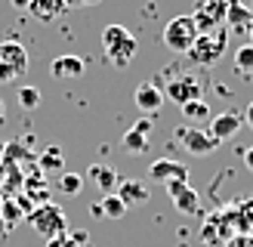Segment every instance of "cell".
I'll return each instance as SVG.
<instances>
[{"label":"cell","instance_id":"cell-1","mask_svg":"<svg viewBox=\"0 0 253 247\" xmlns=\"http://www.w3.org/2000/svg\"><path fill=\"white\" fill-rule=\"evenodd\" d=\"M136 49H139L136 37H133V31H126L124 25H108V28L102 31V53H105V59L115 68L130 65V62L136 59Z\"/></svg>","mask_w":253,"mask_h":247},{"label":"cell","instance_id":"cell-2","mask_svg":"<svg viewBox=\"0 0 253 247\" xmlns=\"http://www.w3.org/2000/svg\"><path fill=\"white\" fill-rule=\"evenodd\" d=\"M28 222H31V229L41 235V238H46V241H49V238H59V235L68 232V216H65V210H62L59 204H53V201H43V204L31 207Z\"/></svg>","mask_w":253,"mask_h":247},{"label":"cell","instance_id":"cell-3","mask_svg":"<svg viewBox=\"0 0 253 247\" xmlns=\"http://www.w3.org/2000/svg\"><path fill=\"white\" fill-rule=\"evenodd\" d=\"M225 46H229V31L219 28V31H210V34H198L192 49H188L185 56L192 59L195 65L210 68V65H216V62L225 56Z\"/></svg>","mask_w":253,"mask_h":247},{"label":"cell","instance_id":"cell-4","mask_svg":"<svg viewBox=\"0 0 253 247\" xmlns=\"http://www.w3.org/2000/svg\"><path fill=\"white\" fill-rule=\"evenodd\" d=\"M28 71V49L19 41H0V83H16Z\"/></svg>","mask_w":253,"mask_h":247},{"label":"cell","instance_id":"cell-5","mask_svg":"<svg viewBox=\"0 0 253 247\" xmlns=\"http://www.w3.org/2000/svg\"><path fill=\"white\" fill-rule=\"evenodd\" d=\"M198 37V25L192 16H176L164 25V46L170 53H188Z\"/></svg>","mask_w":253,"mask_h":247},{"label":"cell","instance_id":"cell-6","mask_svg":"<svg viewBox=\"0 0 253 247\" xmlns=\"http://www.w3.org/2000/svg\"><path fill=\"white\" fill-rule=\"evenodd\" d=\"M225 6H229V0H201L198 9L192 12L198 34H210V31L225 28Z\"/></svg>","mask_w":253,"mask_h":247},{"label":"cell","instance_id":"cell-7","mask_svg":"<svg viewBox=\"0 0 253 247\" xmlns=\"http://www.w3.org/2000/svg\"><path fill=\"white\" fill-rule=\"evenodd\" d=\"M164 99H173L176 105H185V102H192V99H201V81H198V74H188V71L170 74L167 90H164Z\"/></svg>","mask_w":253,"mask_h":247},{"label":"cell","instance_id":"cell-8","mask_svg":"<svg viewBox=\"0 0 253 247\" xmlns=\"http://www.w3.org/2000/svg\"><path fill=\"white\" fill-rule=\"evenodd\" d=\"M176 142H179L188 155H213L219 148V142L213 139V136L207 130H201V127H182L179 133H176Z\"/></svg>","mask_w":253,"mask_h":247},{"label":"cell","instance_id":"cell-9","mask_svg":"<svg viewBox=\"0 0 253 247\" xmlns=\"http://www.w3.org/2000/svg\"><path fill=\"white\" fill-rule=\"evenodd\" d=\"M151 130H155V121L151 118H139L130 130L124 133V139H121V148L126 155H145L148 152V136H151Z\"/></svg>","mask_w":253,"mask_h":247},{"label":"cell","instance_id":"cell-10","mask_svg":"<svg viewBox=\"0 0 253 247\" xmlns=\"http://www.w3.org/2000/svg\"><path fill=\"white\" fill-rule=\"evenodd\" d=\"M241 127H244V115H241V111H222V115L210 118L207 133H210L216 142H225V139H232V136L241 130Z\"/></svg>","mask_w":253,"mask_h":247},{"label":"cell","instance_id":"cell-11","mask_svg":"<svg viewBox=\"0 0 253 247\" xmlns=\"http://www.w3.org/2000/svg\"><path fill=\"white\" fill-rule=\"evenodd\" d=\"M133 102H136V108L142 111V115H148V118H155L158 111L164 108V93L158 90L155 83H139L136 86V93H133Z\"/></svg>","mask_w":253,"mask_h":247},{"label":"cell","instance_id":"cell-12","mask_svg":"<svg viewBox=\"0 0 253 247\" xmlns=\"http://www.w3.org/2000/svg\"><path fill=\"white\" fill-rule=\"evenodd\" d=\"M84 71H86V62L81 56H74V53L56 56L53 62H49V74L59 78V81H74V78H81Z\"/></svg>","mask_w":253,"mask_h":247},{"label":"cell","instance_id":"cell-13","mask_svg":"<svg viewBox=\"0 0 253 247\" xmlns=\"http://www.w3.org/2000/svg\"><path fill=\"white\" fill-rule=\"evenodd\" d=\"M65 9H68V0H28V12L37 22H43V25L62 19Z\"/></svg>","mask_w":253,"mask_h":247},{"label":"cell","instance_id":"cell-14","mask_svg":"<svg viewBox=\"0 0 253 247\" xmlns=\"http://www.w3.org/2000/svg\"><path fill=\"white\" fill-rule=\"evenodd\" d=\"M148 176L155 182H167V179H188V167L179 164L173 158H158L155 164L148 167Z\"/></svg>","mask_w":253,"mask_h":247},{"label":"cell","instance_id":"cell-15","mask_svg":"<svg viewBox=\"0 0 253 247\" xmlns=\"http://www.w3.org/2000/svg\"><path fill=\"white\" fill-rule=\"evenodd\" d=\"M253 22V12L247 3L241 0H229V6H225V31H238V34H247Z\"/></svg>","mask_w":253,"mask_h":247},{"label":"cell","instance_id":"cell-16","mask_svg":"<svg viewBox=\"0 0 253 247\" xmlns=\"http://www.w3.org/2000/svg\"><path fill=\"white\" fill-rule=\"evenodd\" d=\"M115 195L126 204V210L136 207V204H145L148 198H151L148 185H145V182H139V179H121V182H118V189H115Z\"/></svg>","mask_w":253,"mask_h":247},{"label":"cell","instance_id":"cell-17","mask_svg":"<svg viewBox=\"0 0 253 247\" xmlns=\"http://www.w3.org/2000/svg\"><path fill=\"white\" fill-rule=\"evenodd\" d=\"M86 176H90V182L99 185V192H102V195H111V192L118 189V182H121L115 167H108V164H93L90 170H86Z\"/></svg>","mask_w":253,"mask_h":247},{"label":"cell","instance_id":"cell-18","mask_svg":"<svg viewBox=\"0 0 253 247\" xmlns=\"http://www.w3.org/2000/svg\"><path fill=\"white\" fill-rule=\"evenodd\" d=\"M170 201H173V207L179 210L182 216H195L198 210H201V198H198V192L192 189V185H185V189H179V192H176V195L170 198Z\"/></svg>","mask_w":253,"mask_h":247},{"label":"cell","instance_id":"cell-19","mask_svg":"<svg viewBox=\"0 0 253 247\" xmlns=\"http://www.w3.org/2000/svg\"><path fill=\"white\" fill-rule=\"evenodd\" d=\"M93 213L96 216H105V219H124V213H126V204L121 201V198L111 192V195H105L102 201H99L96 207H93Z\"/></svg>","mask_w":253,"mask_h":247},{"label":"cell","instance_id":"cell-20","mask_svg":"<svg viewBox=\"0 0 253 247\" xmlns=\"http://www.w3.org/2000/svg\"><path fill=\"white\" fill-rule=\"evenodd\" d=\"M179 111H182L185 121H192V127H195L198 121H210V118H213V115H210V105L204 102V99H192V102L179 105Z\"/></svg>","mask_w":253,"mask_h":247},{"label":"cell","instance_id":"cell-21","mask_svg":"<svg viewBox=\"0 0 253 247\" xmlns=\"http://www.w3.org/2000/svg\"><path fill=\"white\" fill-rule=\"evenodd\" d=\"M41 170H46V173H62V170H65V155H62L59 145L43 148V155H41Z\"/></svg>","mask_w":253,"mask_h":247},{"label":"cell","instance_id":"cell-22","mask_svg":"<svg viewBox=\"0 0 253 247\" xmlns=\"http://www.w3.org/2000/svg\"><path fill=\"white\" fill-rule=\"evenodd\" d=\"M235 71L238 74H253V43H244L235 49Z\"/></svg>","mask_w":253,"mask_h":247},{"label":"cell","instance_id":"cell-23","mask_svg":"<svg viewBox=\"0 0 253 247\" xmlns=\"http://www.w3.org/2000/svg\"><path fill=\"white\" fill-rule=\"evenodd\" d=\"M25 213L19 207H12V201L9 198H3V204H0V219H3V226H6V232L12 229V226H19V219H22Z\"/></svg>","mask_w":253,"mask_h":247},{"label":"cell","instance_id":"cell-24","mask_svg":"<svg viewBox=\"0 0 253 247\" xmlns=\"http://www.w3.org/2000/svg\"><path fill=\"white\" fill-rule=\"evenodd\" d=\"M59 189L65 195H78L84 189V176H78V173H59Z\"/></svg>","mask_w":253,"mask_h":247},{"label":"cell","instance_id":"cell-25","mask_svg":"<svg viewBox=\"0 0 253 247\" xmlns=\"http://www.w3.org/2000/svg\"><path fill=\"white\" fill-rule=\"evenodd\" d=\"M19 105L34 111L37 105H41V90H37V86H22L19 90Z\"/></svg>","mask_w":253,"mask_h":247},{"label":"cell","instance_id":"cell-26","mask_svg":"<svg viewBox=\"0 0 253 247\" xmlns=\"http://www.w3.org/2000/svg\"><path fill=\"white\" fill-rule=\"evenodd\" d=\"M68 238H71L74 244H78V247H90V235H86L84 229H74V232L68 229Z\"/></svg>","mask_w":253,"mask_h":247},{"label":"cell","instance_id":"cell-27","mask_svg":"<svg viewBox=\"0 0 253 247\" xmlns=\"http://www.w3.org/2000/svg\"><path fill=\"white\" fill-rule=\"evenodd\" d=\"M185 185H188V179H167V182H164V189H167V195L173 198L179 189H185Z\"/></svg>","mask_w":253,"mask_h":247},{"label":"cell","instance_id":"cell-28","mask_svg":"<svg viewBox=\"0 0 253 247\" xmlns=\"http://www.w3.org/2000/svg\"><path fill=\"white\" fill-rule=\"evenodd\" d=\"M46 247H78V244H74V241L68 238V232H65V235H59V238H49Z\"/></svg>","mask_w":253,"mask_h":247},{"label":"cell","instance_id":"cell-29","mask_svg":"<svg viewBox=\"0 0 253 247\" xmlns=\"http://www.w3.org/2000/svg\"><path fill=\"white\" fill-rule=\"evenodd\" d=\"M102 0H68V9H81V6H99Z\"/></svg>","mask_w":253,"mask_h":247},{"label":"cell","instance_id":"cell-30","mask_svg":"<svg viewBox=\"0 0 253 247\" xmlns=\"http://www.w3.org/2000/svg\"><path fill=\"white\" fill-rule=\"evenodd\" d=\"M241 158H244L247 170H253V145H247V148H244V152H241Z\"/></svg>","mask_w":253,"mask_h":247},{"label":"cell","instance_id":"cell-31","mask_svg":"<svg viewBox=\"0 0 253 247\" xmlns=\"http://www.w3.org/2000/svg\"><path fill=\"white\" fill-rule=\"evenodd\" d=\"M229 247H250V238H244V235H238V238L229 241Z\"/></svg>","mask_w":253,"mask_h":247},{"label":"cell","instance_id":"cell-32","mask_svg":"<svg viewBox=\"0 0 253 247\" xmlns=\"http://www.w3.org/2000/svg\"><path fill=\"white\" fill-rule=\"evenodd\" d=\"M244 124L253 130V102H250V105H247V111H244Z\"/></svg>","mask_w":253,"mask_h":247},{"label":"cell","instance_id":"cell-33","mask_svg":"<svg viewBox=\"0 0 253 247\" xmlns=\"http://www.w3.org/2000/svg\"><path fill=\"white\" fill-rule=\"evenodd\" d=\"M9 3L16 6V9H28V0H9Z\"/></svg>","mask_w":253,"mask_h":247},{"label":"cell","instance_id":"cell-34","mask_svg":"<svg viewBox=\"0 0 253 247\" xmlns=\"http://www.w3.org/2000/svg\"><path fill=\"white\" fill-rule=\"evenodd\" d=\"M3 115H6V108H3V99H0V121H3Z\"/></svg>","mask_w":253,"mask_h":247},{"label":"cell","instance_id":"cell-35","mask_svg":"<svg viewBox=\"0 0 253 247\" xmlns=\"http://www.w3.org/2000/svg\"><path fill=\"white\" fill-rule=\"evenodd\" d=\"M247 34H250V43H253V22H250V28H247Z\"/></svg>","mask_w":253,"mask_h":247},{"label":"cell","instance_id":"cell-36","mask_svg":"<svg viewBox=\"0 0 253 247\" xmlns=\"http://www.w3.org/2000/svg\"><path fill=\"white\" fill-rule=\"evenodd\" d=\"M250 12H253V3H250Z\"/></svg>","mask_w":253,"mask_h":247},{"label":"cell","instance_id":"cell-37","mask_svg":"<svg viewBox=\"0 0 253 247\" xmlns=\"http://www.w3.org/2000/svg\"><path fill=\"white\" fill-rule=\"evenodd\" d=\"M0 204H3V198H0Z\"/></svg>","mask_w":253,"mask_h":247}]
</instances>
